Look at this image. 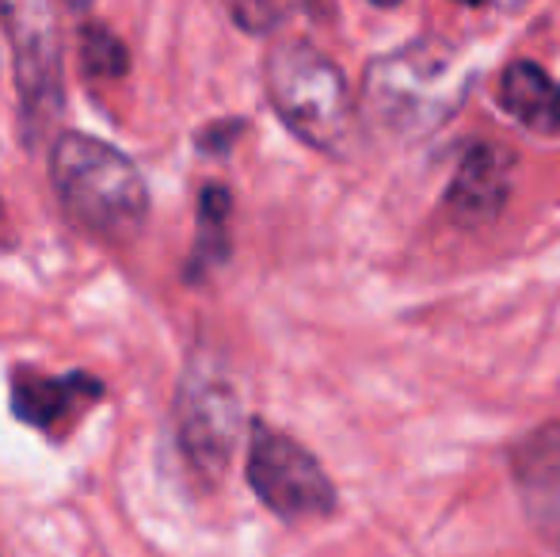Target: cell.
<instances>
[{"instance_id": "1", "label": "cell", "mask_w": 560, "mask_h": 557, "mask_svg": "<svg viewBox=\"0 0 560 557\" xmlns=\"http://www.w3.org/2000/svg\"><path fill=\"white\" fill-rule=\"evenodd\" d=\"M472 77L477 73L457 43L443 35L408 38L366 66L362 107L389 135L408 141L428 138L465 104Z\"/></svg>"}, {"instance_id": "2", "label": "cell", "mask_w": 560, "mask_h": 557, "mask_svg": "<svg viewBox=\"0 0 560 557\" xmlns=\"http://www.w3.org/2000/svg\"><path fill=\"white\" fill-rule=\"evenodd\" d=\"M50 187L81 230L126 245L149 218V187L138 164L112 141L66 130L50 146Z\"/></svg>"}, {"instance_id": "3", "label": "cell", "mask_w": 560, "mask_h": 557, "mask_svg": "<svg viewBox=\"0 0 560 557\" xmlns=\"http://www.w3.org/2000/svg\"><path fill=\"white\" fill-rule=\"evenodd\" d=\"M264 89L294 138L325 156L354 149V100L343 69L310 38H279L264 58Z\"/></svg>"}, {"instance_id": "4", "label": "cell", "mask_w": 560, "mask_h": 557, "mask_svg": "<svg viewBox=\"0 0 560 557\" xmlns=\"http://www.w3.org/2000/svg\"><path fill=\"white\" fill-rule=\"evenodd\" d=\"M244 436V409L229 367L210 351H195L176 394V446L202 489L222 485Z\"/></svg>"}, {"instance_id": "5", "label": "cell", "mask_w": 560, "mask_h": 557, "mask_svg": "<svg viewBox=\"0 0 560 557\" xmlns=\"http://www.w3.org/2000/svg\"><path fill=\"white\" fill-rule=\"evenodd\" d=\"M0 20L12 38L15 92H20V135L35 149L54 130L66 107V77H61V27L58 12L43 0H20L0 8Z\"/></svg>"}, {"instance_id": "6", "label": "cell", "mask_w": 560, "mask_h": 557, "mask_svg": "<svg viewBox=\"0 0 560 557\" xmlns=\"http://www.w3.org/2000/svg\"><path fill=\"white\" fill-rule=\"evenodd\" d=\"M244 474H248V485L259 497V504L279 520H325L339 504L332 477L313 459V451H305L294 436L264 420H252L248 428Z\"/></svg>"}, {"instance_id": "7", "label": "cell", "mask_w": 560, "mask_h": 557, "mask_svg": "<svg viewBox=\"0 0 560 557\" xmlns=\"http://www.w3.org/2000/svg\"><path fill=\"white\" fill-rule=\"evenodd\" d=\"M8 394H12L15 420L58 443L84 420V413L104 402V382L89 371L46 374L38 367H15L8 379Z\"/></svg>"}, {"instance_id": "8", "label": "cell", "mask_w": 560, "mask_h": 557, "mask_svg": "<svg viewBox=\"0 0 560 557\" xmlns=\"http://www.w3.org/2000/svg\"><path fill=\"white\" fill-rule=\"evenodd\" d=\"M511 477L530 527L560 554V420L518 439L511 451Z\"/></svg>"}, {"instance_id": "9", "label": "cell", "mask_w": 560, "mask_h": 557, "mask_svg": "<svg viewBox=\"0 0 560 557\" xmlns=\"http://www.w3.org/2000/svg\"><path fill=\"white\" fill-rule=\"evenodd\" d=\"M511 176H515V156L492 141H477L465 149L454 179L446 187V218L462 230L492 225L511 199Z\"/></svg>"}, {"instance_id": "10", "label": "cell", "mask_w": 560, "mask_h": 557, "mask_svg": "<svg viewBox=\"0 0 560 557\" xmlns=\"http://www.w3.org/2000/svg\"><path fill=\"white\" fill-rule=\"evenodd\" d=\"M229 214H233V195L222 184H207L199 192V222H195V248L184 268V279L199 282L207 271L229 260Z\"/></svg>"}, {"instance_id": "11", "label": "cell", "mask_w": 560, "mask_h": 557, "mask_svg": "<svg viewBox=\"0 0 560 557\" xmlns=\"http://www.w3.org/2000/svg\"><path fill=\"white\" fill-rule=\"evenodd\" d=\"M553 92L557 84L549 81V73L538 61H511L500 77V107L508 115H515L523 127L546 130L549 135V112H553Z\"/></svg>"}, {"instance_id": "12", "label": "cell", "mask_w": 560, "mask_h": 557, "mask_svg": "<svg viewBox=\"0 0 560 557\" xmlns=\"http://www.w3.org/2000/svg\"><path fill=\"white\" fill-rule=\"evenodd\" d=\"M81 69L89 81H122L130 73V50L107 23L81 27Z\"/></svg>"}, {"instance_id": "13", "label": "cell", "mask_w": 560, "mask_h": 557, "mask_svg": "<svg viewBox=\"0 0 560 557\" xmlns=\"http://www.w3.org/2000/svg\"><path fill=\"white\" fill-rule=\"evenodd\" d=\"M229 15H233V20L241 23V31H248V35H271V31H279L282 20L294 15V8L290 4H233Z\"/></svg>"}, {"instance_id": "14", "label": "cell", "mask_w": 560, "mask_h": 557, "mask_svg": "<svg viewBox=\"0 0 560 557\" xmlns=\"http://www.w3.org/2000/svg\"><path fill=\"white\" fill-rule=\"evenodd\" d=\"M244 135V119H222V123H210L207 130H199V149L210 156H225L229 149L236 146V138Z\"/></svg>"}, {"instance_id": "15", "label": "cell", "mask_w": 560, "mask_h": 557, "mask_svg": "<svg viewBox=\"0 0 560 557\" xmlns=\"http://www.w3.org/2000/svg\"><path fill=\"white\" fill-rule=\"evenodd\" d=\"M560 130V89L553 92V112H549V135H557Z\"/></svg>"}, {"instance_id": "16", "label": "cell", "mask_w": 560, "mask_h": 557, "mask_svg": "<svg viewBox=\"0 0 560 557\" xmlns=\"http://www.w3.org/2000/svg\"><path fill=\"white\" fill-rule=\"evenodd\" d=\"M0 214H4V202H0Z\"/></svg>"}]
</instances>
